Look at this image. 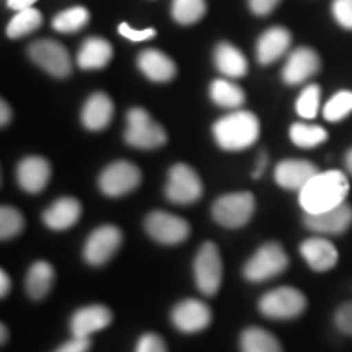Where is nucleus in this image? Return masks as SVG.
<instances>
[{
  "mask_svg": "<svg viewBox=\"0 0 352 352\" xmlns=\"http://www.w3.org/2000/svg\"><path fill=\"white\" fill-rule=\"evenodd\" d=\"M202 191L204 188H202V182L195 168L184 164L171 166L165 186V195L168 201L182 206L192 204V202L199 201Z\"/></svg>",
  "mask_w": 352,
  "mask_h": 352,
  "instance_id": "8",
  "label": "nucleus"
},
{
  "mask_svg": "<svg viewBox=\"0 0 352 352\" xmlns=\"http://www.w3.org/2000/svg\"><path fill=\"white\" fill-rule=\"evenodd\" d=\"M90 20V13L83 7H72L60 12L52 20V28L59 33H76Z\"/></svg>",
  "mask_w": 352,
  "mask_h": 352,
  "instance_id": "31",
  "label": "nucleus"
},
{
  "mask_svg": "<svg viewBox=\"0 0 352 352\" xmlns=\"http://www.w3.org/2000/svg\"><path fill=\"white\" fill-rule=\"evenodd\" d=\"M10 287H12V283H10V277L6 271H0V296L2 297H7V294L10 292Z\"/></svg>",
  "mask_w": 352,
  "mask_h": 352,
  "instance_id": "43",
  "label": "nucleus"
},
{
  "mask_svg": "<svg viewBox=\"0 0 352 352\" xmlns=\"http://www.w3.org/2000/svg\"><path fill=\"white\" fill-rule=\"evenodd\" d=\"M254 204V197L248 191L223 195L212 204V217L219 226L240 228L253 217Z\"/></svg>",
  "mask_w": 352,
  "mask_h": 352,
  "instance_id": "7",
  "label": "nucleus"
},
{
  "mask_svg": "<svg viewBox=\"0 0 352 352\" xmlns=\"http://www.w3.org/2000/svg\"><path fill=\"white\" fill-rule=\"evenodd\" d=\"M352 226V206L341 204L320 214H305V227L320 235H341Z\"/></svg>",
  "mask_w": 352,
  "mask_h": 352,
  "instance_id": "14",
  "label": "nucleus"
},
{
  "mask_svg": "<svg viewBox=\"0 0 352 352\" xmlns=\"http://www.w3.org/2000/svg\"><path fill=\"white\" fill-rule=\"evenodd\" d=\"M0 331H2V344H6L7 338H8V331H7L6 324H2V327H0Z\"/></svg>",
  "mask_w": 352,
  "mask_h": 352,
  "instance_id": "47",
  "label": "nucleus"
},
{
  "mask_svg": "<svg viewBox=\"0 0 352 352\" xmlns=\"http://www.w3.org/2000/svg\"><path fill=\"white\" fill-rule=\"evenodd\" d=\"M91 347L90 338H76L65 342L60 347H57L54 352H88Z\"/></svg>",
  "mask_w": 352,
  "mask_h": 352,
  "instance_id": "40",
  "label": "nucleus"
},
{
  "mask_svg": "<svg viewBox=\"0 0 352 352\" xmlns=\"http://www.w3.org/2000/svg\"><path fill=\"white\" fill-rule=\"evenodd\" d=\"M34 2H36V0H7V6L13 8V10L20 12L25 10V8H32Z\"/></svg>",
  "mask_w": 352,
  "mask_h": 352,
  "instance_id": "42",
  "label": "nucleus"
},
{
  "mask_svg": "<svg viewBox=\"0 0 352 352\" xmlns=\"http://www.w3.org/2000/svg\"><path fill=\"white\" fill-rule=\"evenodd\" d=\"M266 165H267L266 153H261V157H259V162L256 165V170L253 171V178H259V176H261V173L264 171V168H266Z\"/></svg>",
  "mask_w": 352,
  "mask_h": 352,
  "instance_id": "44",
  "label": "nucleus"
},
{
  "mask_svg": "<svg viewBox=\"0 0 352 352\" xmlns=\"http://www.w3.org/2000/svg\"><path fill=\"white\" fill-rule=\"evenodd\" d=\"M212 320V311L197 298H184L171 311V321L179 331L197 333L206 329Z\"/></svg>",
  "mask_w": 352,
  "mask_h": 352,
  "instance_id": "13",
  "label": "nucleus"
},
{
  "mask_svg": "<svg viewBox=\"0 0 352 352\" xmlns=\"http://www.w3.org/2000/svg\"><path fill=\"white\" fill-rule=\"evenodd\" d=\"M320 57L311 47H297L285 60L283 78L289 85H298L320 70Z\"/></svg>",
  "mask_w": 352,
  "mask_h": 352,
  "instance_id": "15",
  "label": "nucleus"
},
{
  "mask_svg": "<svg viewBox=\"0 0 352 352\" xmlns=\"http://www.w3.org/2000/svg\"><path fill=\"white\" fill-rule=\"evenodd\" d=\"M334 323L341 333L352 336V302L342 303L334 315Z\"/></svg>",
  "mask_w": 352,
  "mask_h": 352,
  "instance_id": "38",
  "label": "nucleus"
},
{
  "mask_svg": "<svg viewBox=\"0 0 352 352\" xmlns=\"http://www.w3.org/2000/svg\"><path fill=\"white\" fill-rule=\"evenodd\" d=\"M300 254L305 259L308 266L316 272H327L333 270L338 264L340 254L336 246L327 239L321 236H311L300 245Z\"/></svg>",
  "mask_w": 352,
  "mask_h": 352,
  "instance_id": "18",
  "label": "nucleus"
},
{
  "mask_svg": "<svg viewBox=\"0 0 352 352\" xmlns=\"http://www.w3.org/2000/svg\"><path fill=\"white\" fill-rule=\"evenodd\" d=\"M113 321V311L104 305H88L77 310L70 320V331L76 338H90Z\"/></svg>",
  "mask_w": 352,
  "mask_h": 352,
  "instance_id": "16",
  "label": "nucleus"
},
{
  "mask_svg": "<svg viewBox=\"0 0 352 352\" xmlns=\"http://www.w3.org/2000/svg\"><path fill=\"white\" fill-rule=\"evenodd\" d=\"M82 215L80 202L74 197H60L43 212V222L51 230H67L78 222Z\"/></svg>",
  "mask_w": 352,
  "mask_h": 352,
  "instance_id": "20",
  "label": "nucleus"
},
{
  "mask_svg": "<svg viewBox=\"0 0 352 352\" xmlns=\"http://www.w3.org/2000/svg\"><path fill=\"white\" fill-rule=\"evenodd\" d=\"M145 232L162 245H179L189 236L191 227L186 220L164 210H153L145 219Z\"/></svg>",
  "mask_w": 352,
  "mask_h": 352,
  "instance_id": "10",
  "label": "nucleus"
},
{
  "mask_svg": "<svg viewBox=\"0 0 352 352\" xmlns=\"http://www.w3.org/2000/svg\"><path fill=\"white\" fill-rule=\"evenodd\" d=\"M333 15L342 28L352 30V0H333Z\"/></svg>",
  "mask_w": 352,
  "mask_h": 352,
  "instance_id": "36",
  "label": "nucleus"
},
{
  "mask_svg": "<svg viewBox=\"0 0 352 352\" xmlns=\"http://www.w3.org/2000/svg\"><path fill=\"white\" fill-rule=\"evenodd\" d=\"M0 109H2V116H0V122H2V126L8 124V121H10L12 118V111L10 108H8V104L6 101H2V104H0Z\"/></svg>",
  "mask_w": 352,
  "mask_h": 352,
  "instance_id": "45",
  "label": "nucleus"
},
{
  "mask_svg": "<svg viewBox=\"0 0 352 352\" xmlns=\"http://www.w3.org/2000/svg\"><path fill=\"white\" fill-rule=\"evenodd\" d=\"M210 98L219 107L235 109L243 104L245 94L235 83L219 78V80H214L212 85H210Z\"/></svg>",
  "mask_w": 352,
  "mask_h": 352,
  "instance_id": "28",
  "label": "nucleus"
},
{
  "mask_svg": "<svg viewBox=\"0 0 352 352\" xmlns=\"http://www.w3.org/2000/svg\"><path fill=\"white\" fill-rule=\"evenodd\" d=\"M142 175L134 164L126 160L114 162L101 171L98 184L103 195L109 197H120L129 195L140 184Z\"/></svg>",
  "mask_w": 352,
  "mask_h": 352,
  "instance_id": "9",
  "label": "nucleus"
},
{
  "mask_svg": "<svg viewBox=\"0 0 352 352\" xmlns=\"http://www.w3.org/2000/svg\"><path fill=\"white\" fill-rule=\"evenodd\" d=\"M346 166L347 170H349V173L352 175V148L346 153Z\"/></svg>",
  "mask_w": 352,
  "mask_h": 352,
  "instance_id": "46",
  "label": "nucleus"
},
{
  "mask_svg": "<svg viewBox=\"0 0 352 352\" xmlns=\"http://www.w3.org/2000/svg\"><path fill=\"white\" fill-rule=\"evenodd\" d=\"M215 65L227 77H243L248 72L246 57L228 43H220L215 50Z\"/></svg>",
  "mask_w": 352,
  "mask_h": 352,
  "instance_id": "26",
  "label": "nucleus"
},
{
  "mask_svg": "<svg viewBox=\"0 0 352 352\" xmlns=\"http://www.w3.org/2000/svg\"><path fill=\"white\" fill-rule=\"evenodd\" d=\"M349 113H352V91L349 90L338 91L323 108L324 120L329 122L344 120Z\"/></svg>",
  "mask_w": 352,
  "mask_h": 352,
  "instance_id": "33",
  "label": "nucleus"
},
{
  "mask_svg": "<svg viewBox=\"0 0 352 352\" xmlns=\"http://www.w3.org/2000/svg\"><path fill=\"white\" fill-rule=\"evenodd\" d=\"M328 139V132L321 126L296 122L290 126V140L302 148H314Z\"/></svg>",
  "mask_w": 352,
  "mask_h": 352,
  "instance_id": "29",
  "label": "nucleus"
},
{
  "mask_svg": "<svg viewBox=\"0 0 352 352\" xmlns=\"http://www.w3.org/2000/svg\"><path fill=\"white\" fill-rule=\"evenodd\" d=\"M214 138L223 151H243L259 138V121L250 111H233L214 124Z\"/></svg>",
  "mask_w": 352,
  "mask_h": 352,
  "instance_id": "2",
  "label": "nucleus"
},
{
  "mask_svg": "<svg viewBox=\"0 0 352 352\" xmlns=\"http://www.w3.org/2000/svg\"><path fill=\"white\" fill-rule=\"evenodd\" d=\"M318 173V168L307 160H283L276 166L274 178L280 188L300 191Z\"/></svg>",
  "mask_w": 352,
  "mask_h": 352,
  "instance_id": "19",
  "label": "nucleus"
},
{
  "mask_svg": "<svg viewBox=\"0 0 352 352\" xmlns=\"http://www.w3.org/2000/svg\"><path fill=\"white\" fill-rule=\"evenodd\" d=\"M259 311L272 320H292L300 316L307 308V297L300 290L283 285L259 298Z\"/></svg>",
  "mask_w": 352,
  "mask_h": 352,
  "instance_id": "4",
  "label": "nucleus"
},
{
  "mask_svg": "<svg viewBox=\"0 0 352 352\" xmlns=\"http://www.w3.org/2000/svg\"><path fill=\"white\" fill-rule=\"evenodd\" d=\"M135 352H166V344L158 334L147 333L140 336Z\"/></svg>",
  "mask_w": 352,
  "mask_h": 352,
  "instance_id": "37",
  "label": "nucleus"
},
{
  "mask_svg": "<svg viewBox=\"0 0 352 352\" xmlns=\"http://www.w3.org/2000/svg\"><path fill=\"white\" fill-rule=\"evenodd\" d=\"M51 178V165L43 157H26L16 168V179L21 189L30 195H38L47 186Z\"/></svg>",
  "mask_w": 352,
  "mask_h": 352,
  "instance_id": "17",
  "label": "nucleus"
},
{
  "mask_svg": "<svg viewBox=\"0 0 352 352\" xmlns=\"http://www.w3.org/2000/svg\"><path fill=\"white\" fill-rule=\"evenodd\" d=\"M206 13L204 0H173L171 15L179 25H192L199 21Z\"/></svg>",
  "mask_w": 352,
  "mask_h": 352,
  "instance_id": "32",
  "label": "nucleus"
},
{
  "mask_svg": "<svg viewBox=\"0 0 352 352\" xmlns=\"http://www.w3.org/2000/svg\"><path fill=\"white\" fill-rule=\"evenodd\" d=\"M241 352H283V346L274 334L259 327H250L241 333Z\"/></svg>",
  "mask_w": 352,
  "mask_h": 352,
  "instance_id": "27",
  "label": "nucleus"
},
{
  "mask_svg": "<svg viewBox=\"0 0 352 352\" xmlns=\"http://www.w3.org/2000/svg\"><path fill=\"white\" fill-rule=\"evenodd\" d=\"M126 142L131 147L151 151L166 142L165 129L153 121V118L142 108H132L127 113V126L124 132Z\"/></svg>",
  "mask_w": 352,
  "mask_h": 352,
  "instance_id": "3",
  "label": "nucleus"
},
{
  "mask_svg": "<svg viewBox=\"0 0 352 352\" xmlns=\"http://www.w3.org/2000/svg\"><path fill=\"white\" fill-rule=\"evenodd\" d=\"M43 23V16L39 10L32 7L25 8V10L16 12V15L10 20V23L7 26V34L13 39L25 36V34L33 33L34 30H38Z\"/></svg>",
  "mask_w": 352,
  "mask_h": 352,
  "instance_id": "30",
  "label": "nucleus"
},
{
  "mask_svg": "<svg viewBox=\"0 0 352 352\" xmlns=\"http://www.w3.org/2000/svg\"><path fill=\"white\" fill-rule=\"evenodd\" d=\"M122 243V232L114 226H101L90 233L83 246V258L91 266L108 263Z\"/></svg>",
  "mask_w": 352,
  "mask_h": 352,
  "instance_id": "11",
  "label": "nucleus"
},
{
  "mask_svg": "<svg viewBox=\"0 0 352 352\" xmlns=\"http://www.w3.org/2000/svg\"><path fill=\"white\" fill-rule=\"evenodd\" d=\"M248 2L253 13H256V15H270L279 6L280 0H248Z\"/></svg>",
  "mask_w": 352,
  "mask_h": 352,
  "instance_id": "41",
  "label": "nucleus"
},
{
  "mask_svg": "<svg viewBox=\"0 0 352 352\" xmlns=\"http://www.w3.org/2000/svg\"><path fill=\"white\" fill-rule=\"evenodd\" d=\"M113 59V47L104 38L90 36L78 51L77 63L83 70H95L107 67Z\"/></svg>",
  "mask_w": 352,
  "mask_h": 352,
  "instance_id": "24",
  "label": "nucleus"
},
{
  "mask_svg": "<svg viewBox=\"0 0 352 352\" xmlns=\"http://www.w3.org/2000/svg\"><path fill=\"white\" fill-rule=\"evenodd\" d=\"M289 266V256L279 243H266L246 261L243 276L250 283H264L283 274Z\"/></svg>",
  "mask_w": 352,
  "mask_h": 352,
  "instance_id": "6",
  "label": "nucleus"
},
{
  "mask_svg": "<svg viewBox=\"0 0 352 352\" xmlns=\"http://www.w3.org/2000/svg\"><path fill=\"white\" fill-rule=\"evenodd\" d=\"M349 195V182L340 170L318 173L298 191V202L305 214H320L344 204Z\"/></svg>",
  "mask_w": 352,
  "mask_h": 352,
  "instance_id": "1",
  "label": "nucleus"
},
{
  "mask_svg": "<svg viewBox=\"0 0 352 352\" xmlns=\"http://www.w3.org/2000/svg\"><path fill=\"white\" fill-rule=\"evenodd\" d=\"M320 98H321V90L318 85L311 83V85L303 88V91L297 98V103H296L298 116H302L303 120H314L316 114H318Z\"/></svg>",
  "mask_w": 352,
  "mask_h": 352,
  "instance_id": "34",
  "label": "nucleus"
},
{
  "mask_svg": "<svg viewBox=\"0 0 352 352\" xmlns=\"http://www.w3.org/2000/svg\"><path fill=\"white\" fill-rule=\"evenodd\" d=\"M292 43V36L283 26H274L261 34L256 44L258 60L263 65L272 64L274 60L283 57Z\"/></svg>",
  "mask_w": 352,
  "mask_h": 352,
  "instance_id": "21",
  "label": "nucleus"
},
{
  "mask_svg": "<svg viewBox=\"0 0 352 352\" xmlns=\"http://www.w3.org/2000/svg\"><path fill=\"white\" fill-rule=\"evenodd\" d=\"M192 271H195V280L199 292L208 297L215 296L223 277V263L219 246L212 241H206L204 245H201L192 263Z\"/></svg>",
  "mask_w": 352,
  "mask_h": 352,
  "instance_id": "5",
  "label": "nucleus"
},
{
  "mask_svg": "<svg viewBox=\"0 0 352 352\" xmlns=\"http://www.w3.org/2000/svg\"><path fill=\"white\" fill-rule=\"evenodd\" d=\"M28 52L33 63L51 76L64 78L70 74V56L63 44L51 39H41L33 43Z\"/></svg>",
  "mask_w": 352,
  "mask_h": 352,
  "instance_id": "12",
  "label": "nucleus"
},
{
  "mask_svg": "<svg viewBox=\"0 0 352 352\" xmlns=\"http://www.w3.org/2000/svg\"><path fill=\"white\" fill-rule=\"evenodd\" d=\"M25 219L19 210L10 206H3L0 209V239L10 240L23 230Z\"/></svg>",
  "mask_w": 352,
  "mask_h": 352,
  "instance_id": "35",
  "label": "nucleus"
},
{
  "mask_svg": "<svg viewBox=\"0 0 352 352\" xmlns=\"http://www.w3.org/2000/svg\"><path fill=\"white\" fill-rule=\"evenodd\" d=\"M114 104L107 94H94L82 109V122L90 131H103L113 120Z\"/></svg>",
  "mask_w": 352,
  "mask_h": 352,
  "instance_id": "22",
  "label": "nucleus"
},
{
  "mask_svg": "<svg viewBox=\"0 0 352 352\" xmlns=\"http://www.w3.org/2000/svg\"><path fill=\"white\" fill-rule=\"evenodd\" d=\"M118 32H120L121 36H124L129 39L132 43H142V41H147V39H152L155 36L157 32L152 28H147V30H134L131 25L127 23H121L120 28H118Z\"/></svg>",
  "mask_w": 352,
  "mask_h": 352,
  "instance_id": "39",
  "label": "nucleus"
},
{
  "mask_svg": "<svg viewBox=\"0 0 352 352\" xmlns=\"http://www.w3.org/2000/svg\"><path fill=\"white\" fill-rule=\"evenodd\" d=\"M138 64L144 76L153 82H168L176 74L173 60L158 50H145L140 52Z\"/></svg>",
  "mask_w": 352,
  "mask_h": 352,
  "instance_id": "23",
  "label": "nucleus"
},
{
  "mask_svg": "<svg viewBox=\"0 0 352 352\" xmlns=\"http://www.w3.org/2000/svg\"><path fill=\"white\" fill-rule=\"evenodd\" d=\"M54 279L56 272L52 264L39 259V261L33 263L32 266H30L28 274H26V294H28V297L33 298V300H41V298H44L51 292Z\"/></svg>",
  "mask_w": 352,
  "mask_h": 352,
  "instance_id": "25",
  "label": "nucleus"
}]
</instances>
